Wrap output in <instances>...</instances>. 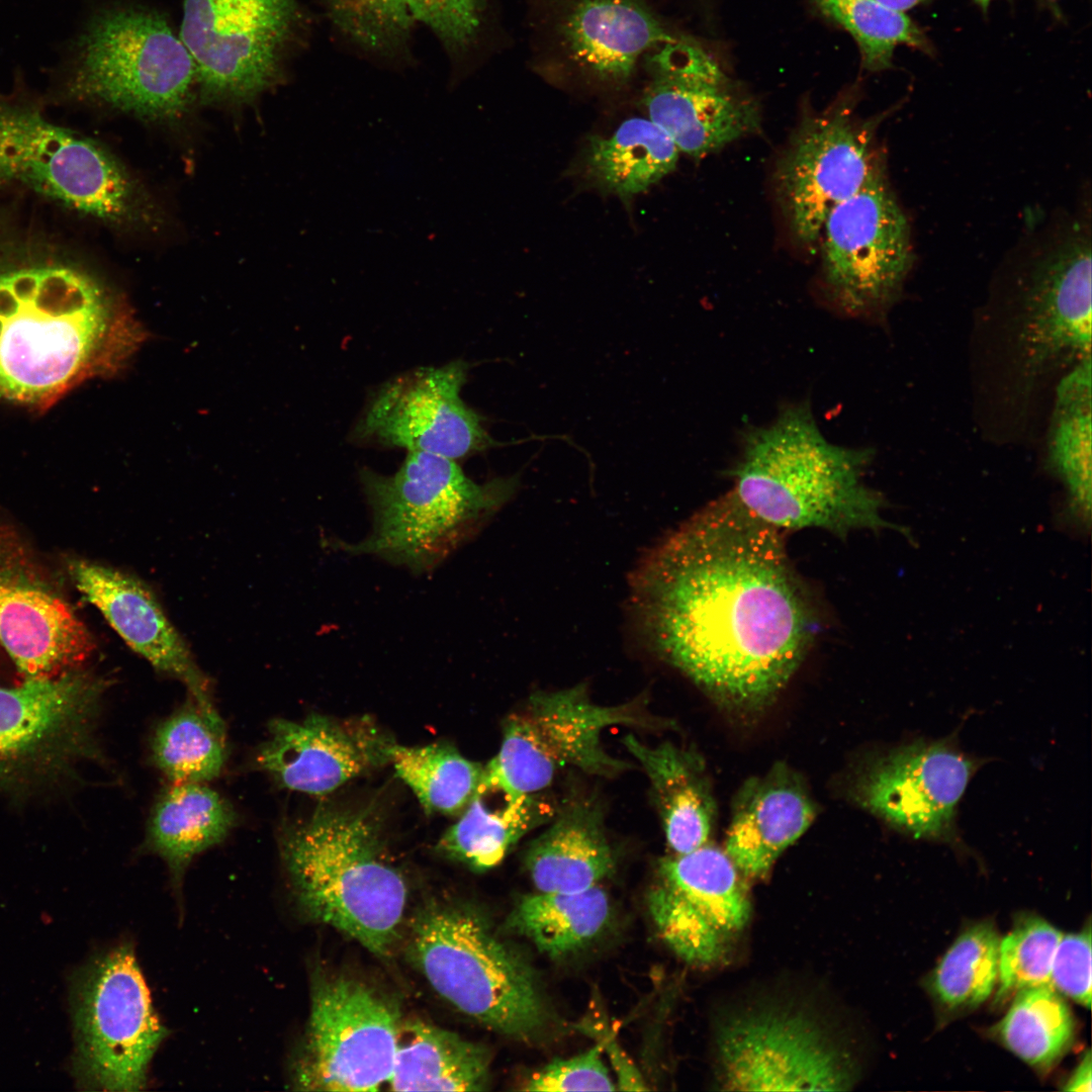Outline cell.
Here are the masks:
<instances>
[{
    "label": "cell",
    "instance_id": "obj_1",
    "mask_svg": "<svg viewBox=\"0 0 1092 1092\" xmlns=\"http://www.w3.org/2000/svg\"><path fill=\"white\" fill-rule=\"evenodd\" d=\"M783 534L728 491L666 537L632 579L631 613L648 646L729 708L772 701L817 633Z\"/></svg>",
    "mask_w": 1092,
    "mask_h": 1092
},
{
    "label": "cell",
    "instance_id": "obj_2",
    "mask_svg": "<svg viewBox=\"0 0 1092 1092\" xmlns=\"http://www.w3.org/2000/svg\"><path fill=\"white\" fill-rule=\"evenodd\" d=\"M25 200L0 203V399L44 413L120 372L146 334Z\"/></svg>",
    "mask_w": 1092,
    "mask_h": 1092
},
{
    "label": "cell",
    "instance_id": "obj_3",
    "mask_svg": "<svg viewBox=\"0 0 1092 1092\" xmlns=\"http://www.w3.org/2000/svg\"><path fill=\"white\" fill-rule=\"evenodd\" d=\"M872 458L871 449L829 441L808 400L786 403L767 424L744 430L729 492L783 533L818 529L844 537L891 529L908 535L885 520L882 494L864 483Z\"/></svg>",
    "mask_w": 1092,
    "mask_h": 1092
},
{
    "label": "cell",
    "instance_id": "obj_4",
    "mask_svg": "<svg viewBox=\"0 0 1092 1092\" xmlns=\"http://www.w3.org/2000/svg\"><path fill=\"white\" fill-rule=\"evenodd\" d=\"M198 92L194 61L165 15L129 1L94 8L52 73L48 104L155 120L182 115Z\"/></svg>",
    "mask_w": 1092,
    "mask_h": 1092
},
{
    "label": "cell",
    "instance_id": "obj_5",
    "mask_svg": "<svg viewBox=\"0 0 1092 1092\" xmlns=\"http://www.w3.org/2000/svg\"><path fill=\"white\" fill-rule=\"evenodd\" d=\"M47 105L20 68L0 90V202L27 197L112 226L150 225L157 210L136 180L103 146L51 120Z\"/></svg>",
    "mask_w": 1092,
    "mask_h": 1092
},
{
    "label": "cell",
    "instance_id": "obj_6",
    "mask_svg": "<svg viewBox=\"0 0 1092 1092\" xmlns=\"http://www.w3.org/2000/svg\"><path fill=\"white\" fill-rule=\"evenodd\" d=\"M281 854L300 909L373 954H390L407 901L402 874L364 812L320 807L282 833Z\"/></svg>",
    "mask_w": 1092,
    "mask_h": 1092
},
{
    "label": "cell",
    "instance_id": "obj_7",
    "mask_svg": "<svg viewBox=\"0 0 1092 1092\" xmlns=\"http://www.w3.org/2000/svg\"><path fill=\"white\" fill-rule=\"evenodd\" d=\"M360 482L372 513V530L357 543L334 541L336 549L369 554L414 574L434 570L511 498L517 477L477 483L457 462L408 451L392 474L368 468Z\"/></svg>",
    "mask_w": 1092,
    "mask_h": 1092
},
{
    "label": "cell",
    "instance_id": "obj_8",
    "mask_svg": "<svg viewBox=\"0 0 1092 1092\" xmlns=\"http://www.w3.org/2000/svg\"><path fill=\"white\" fill-rule=\"evenodd\" d=\"M406 954L444 1000L494 1031L531 1039L549 1022L531 969L466 907H422L410 923Z\"/></svg>",
    "mask_w": 1092,
    "mask_h": 1092
},
{
    "label": "cell",
    "instance_id": "obj_9",
    "mask_svg": "<svg viewBox=\"0 0 1092 1092\" xmlns=\"http://www.w3.org/2000/svg\"><path fill=\"white\" fill-rule=\"evenodd\" d=\"M1090 202L1024 234L1004 263L1027 369L1091 357Z\"/></svg>",
    "mask_w": 1092,
    "mask_h": 1092
},
{
    "label": "cell",
    "instance_id": "obj_10",
    "mask_svg": "<svg viewBox=\"0 0 1092 1092\" xmlns=\"http://www.w3.org/2000/svg\"><path fill=\"white\" fill-rule=\"evenodd\" d=\"M637 704L593 702L583 685L532 695L504 724L500 747L483 767L477 795L516 801L546 789L564 768L614 776L630 765L603 747L605 730L646 725Z\"/></svg>",
    "mask_w": 1092,
    "mask_h": 1092
},
{
    "label": "cell",
    "instance_id": "obj_11",
    "mask_svg": "<svg viewBox=\"0 0 1092 1092\" xmlns=\"http://www.w3.org/2000/svg\"><path fill=\"white\" fill-rule=\"evenodd\" d=\"M718 1084L729 1091H840L855 1061L823 1019L805 1008L761 1003L732 1011L714 1032Z\"/></svg>",
    "mask_w": 1092,
    "mask_h": 1092
},
{
    "label": "cell",
    "instance_id": "obj_12",
    "mask_svg": "<svg viewBox=\"0 0 1092 1092\" xmlns=\"http://www.w3.org/2000/svg\"><path fill=\"white\" fill-rule=\"evenodd\" d=\"M72 1007L78 1083L98 1091L145 1089L167 1030L129 942L109 948L79 972Z\"/></svg>",
    "mask_w": 1092,
    "mask_h": 1092
},
{
    "label": "cell",
    "instance_id": "obj_13",
    "mask_svg": "<svg viewBox=\"0 0 1092 1092\" xmlns=\"http://www.w3.org/2000/svg\"><path fill=\"white\" fill-rule=\"evenodd\" d=\"M819 241L830 306L847 317L884 318L915 260L909 220L886 173L829 212Z\"/></svg>",
    "mask_w": 1092,
    "mask_h": 1092
},
{
    "label": "cell",
    "instance_id": "obj_14",
    "mask_svg": "<svg viewBox=\"0 0 1092 1092\" xmlns=\"http://www.w3.org/2000/svg\"><path fill=\"white\" fill-rule=\"evenodd\" d=\"M107 687L80 668L0 687V791L49 784L98 760L94 731Z\"/></svg>",
    "mask_w": 1092,
    "mask_h": 1092
},
{
    "label": "cell",
    "instance_id": "obj_15",
    "mask_svg": "<svg viewBox=\"0 0 1092 1092\" xmlns=\"http://www.w3.org/2000/svg\"><path fill=\"white\" fill-rule=\"evenodd\" d=\"M294 1084L306 1091H378L394 1067L402 1020L372 987L340 975H320Z\"/></svg>",
    "mask_w": 1092,
    "mask_h": 1092
},
{
    "label": "cell",
    "instance_id": "obj_16",
    "mask_svg": "<svg viewBox=\"0 0 1092 1092\" xmlns=\"http://www.w3.org/2000/svg\"><path fill=\"white\" fill-rule=\"evenodd\" d=\"M180 38L208 102L251 103L275 86L298 22L294 0H182Z\"/></svg>",
    "mask_w": 1092,
    "mask_h": 1092
},
{
    "label": "cell",
    "instance_id": "obj_17",
    "mask_svg": "<svg viewBox=\"0 0 1092 1092\" xmlns=\"http://www.w3.org/2000/svg\"><path fill=\"white\" fill-rule=\"evenodd\" d=\"M877 120L832 107L802 120L776 169L780 202L794 239L812 247L829 212L886 173Z\"/></svg>",
    "mask_w": 1092,
    "mask_h": 1092
},
{
    "label": "cell",
    "instance_id": "obj_18",
    "mask_svg": "<svg viewBox=\"0 0 1092 1092\" xmlns=\"http://www.w3.org/2000/svg\"><path fill=\"white\" fill-rule=\"evenodd\" d=\"M742 875L708 843L660 859L647 895L654 925L680 960L697 967L723 963L751 917Z\"/></svg>",
    "mask_w": 1092,
    "mask_h": 1092
},
{
    "label": "cell",
    "instance_id": "obj_19",
    "mask_svg": "<svg viewBox=\"0 0 1092 1092\" xmlns=\"http://www.w3.org/2000/svg\"><path fill=\"white\" fill-rule=\"evenodd\" d=\"M954 739L918 738L876 754L855 781V801L908 836L961 845L958 807L981 760Z\"/></svg>",
    "mask_w": 1092,
    "mask_h": 1092
},
{
    "label": "cell",
    "instance_id": "obj_20",
    "mask_svg": "<svg viewBox=\"0 0 1092 1092\" xmlns=\"http://www.w3.org/2000/svg\"><path fill=\"white\" fill-rule=\"evenodd\" d=\"M648 57L643 104L678 152L702 158L759 129L756 103L702 48L674 37Z\"/></svg>",
    "mask_w": 1092,
    "mask_h": 1092
},
{
    "label": "cell",
    "instance_id": "obj_21",
    "mask_svg": "<svg viewBox=\"0 0 1092 1092\" xmlns=\"http://www.w3.org/2000/svg\"><path fill=\"white\" fill-rule=\"evenodd\" d=\"M0 644L25 679L78 669L94 640L24 541L0 524Z\"/></svg>",
    "mask_w": 1092,
    "mask_h": 1092
},
{
    "label": "cell",
    "instance_id": "obj_22",
    "mask_svg": "<svg viewBox=\"0 0 1092 1092\" xmlns=\"http://www.w3.org/2000/svg\"><path fill=\"white\" fill-rule=\"evenodd\" d=\"M468 365L419 368L384 383L354 429L356 440L456 460L493 444L461 397Z\"/></svg>",
    "mask_w": 1092,
    "mask_h": 1092
},
{
    "label": "cell",
    "instance_id": "obj_23",
    "mask_svg": "<svg viewBox=\"0 0 1092 1092\" xmlns=\"http://www.w3.org/2000/svg\"><path fill=\"white\" fill-rule=\"evenodd\" d=\"M394 744L372 720L311 714L301 721L272 720L255 761L284 788L325 795L390 761Z\"/></svg>",
    "mask_w": 1092,
    "mask_h": 1092
},
{
    "label": "cell",
    "instance_id": "obj_24",
    "mask_svg": "<svg viewBox=\"0 0 1092 1092\" xmlns=\"http://www.w3.org/2000/svg\"><path fill=\"white\" fill-rule=\"evenodd\" d=\"M68 573L126 644L157 670L181 680L208 715L219 716L208 680L168 620L152 590L132 575L85 559H71Z\"/></svg>",
    "mask_w": 1092,
    "mask_h": 1092
},
{
    "label": "cell",
    "instance_id": "obj_25",
    "mask_svg": "<svg viewBox=\"0 0 1092 1092\" xmlns=\"http://www.w3.org/2000/svg\"><path fill=\"white\" fill-rule=\"evenodd\" d=\"M815 815L800 778L778 764L749 779L738 792L724 850L743 877L760 879L804 834Z\"/></svg>",
    "mask_w": 1092,
    "mask_h": 1092
},
{
    "label": "cell",
    "instance_id": "obj_26",
    "mask_svg": "<svg viewBox=\"0 0 1092 1092\" xmlns=\"http://www.w3.org/2000/svg\"><path fill=\"white\" fill-rule=\"evenodd\" d=\"M562 35L574 61L612 82L628 80L641 57L674 38L638 0H580Z\"/></svg>",
    "mask_w": 1092,
    "mask_h": 1092
},
{
    "label": "cell",
    "instance_id": "obj_27",
    "mask_svg": "<svg viewBox=\"0 0 1092 1092\" xmlns=\"http://www.w3.org/2000/svg\"><path fill=\"white\" fill-rule=\"evenodd\" d=\"M623 744L639 761L652 790L666 841L675 854L708 843L715 801L703 759L671 742L647 745L628 734Z\"/></svg>",
    "mask_w": 1092,
    "mask_h": 1092
},
{
    "label": "cell",
    "instance_id": "obj_28",
    "mask_svg": "<svg viewBox=\"0 0 1092 1092\" xmlns=\"http://www.w3.org/2000/svg\"><path fill=\"white\" fill-rule=\"evenodd\" d=\"M526 867L539 892L574 893L598 886L615 868L600 810L585 803L564 810L532 841Z\"/></svg>",
    "mask_w": 1092,
    "mask_h": 1092
},
{
    "label": "cell",
    "instance_id": "obj_29",
    "mask_svg": "<svg viewBox=\"0 0 1092 1092\" xmlns=\"http://www.w3.org/2000/svg\"><path fill=\"white\" fill-rule=\"evenodd\" d=\"M486 1050L423 1021L401 1022L392 1091H482L489 1080Z\"/></svg>",
    "mask_w": 1092,
    "mask_h": 1092
},
{
    "label": "cell",
    "instance_id": "obj_30",
    "mask_svg": "<svg viewBox=\"0 0 1092 1092\" xmlns=\"http://www.w3.org/2000/svg\"><path fill=\"white\" fill-rule=\"evenodd\" d=\"M236 819L232 805L204 784H172L154 807L147 845L178 881L194 856L226 837Z\"/></svg>",
    "mask_w": 1092,
    "mask_h": 1092
},
{
    "label": "cell",
    "instance_id": "obj_31",
    "mask_svg": "<svg viewBox=\"0 0 1092 1092\" xmlns=\"http://www.w3.org/2000/svg\"><path fill=\"white\" fill-rule=\"evenodd\" d=\"M1048 463L1066 487L1068 516L1089 529L1091 516V357L1065 375L1056 392Z\"/></svg>",
    "mask_w": 1092,
    "mask_h": 1092
},
{
    "label": "cell",
    "instance_id": "obj_32",
    "mask_svg": "<svg viewBox=\"0 0 1092 1092\" xmlns=\"http://www.w3.org/2000/svg\"><path fill=\"white\" fill-rule=\"evenodd\" d=\"M678 150L650 119L625 120L608 138L592 136L586 170L605 190L629 197L647 190L676 166Z\"/></svg>",
    "mask_w": 1092,
    "mask_h": 1092
},
{
    "label": "cell",
    "instance_id": "obj_33",
    "mask_svg": "<svg viewBox=\"0 0 1092 1092\" xmlns=\"http://www.w3.org/2000/svg\"><path fill=\"white\" fill-rule=\"evenodd\" d=\"M609 917L608 895L598 885L574 893L538 891L526 895L513 908L507 925L539 951L560 958L589 943Z\"/></svg>",
    "mask_w": 1092,
    "mask_h": 1092
},
{
    "label": "cell",
    "instance_id": "obj_34",
    "mask_svg": "<svg viewBox=\"0 0 1092 1092\" xmlns=\"http://www.w3.org/2000/svg\"><path fill=\"white\" fill-rule=\"evenodd\" d=\"M533 795L490 809L475 795L462 817L441 837L438 849L475 871L496 867L510 849L545 817Z\"/></svg>",
    "mask_w": 1092,
    "mask_h": 1092
},
{
    "label": "cell",
    "instance_id": "obj_35",
    "mask_svg": "<svg viewBox=\"0 0 1092 1092\" xmlns=\"http://www.w3.org/2000/svg\"><path fill=\"white\" fill-rule=\"evenodd\" d=\"M995 1035L1030 1067L1046 1072L1068 1052L1075 1023L1070 1007L1052 985L1017 992Z\"/></svg>",
    "mask_w": 1092,
    "mask_h": 1092
},
{
    "label": "cell",
    "instance_id": "obj_36",
    "mask_svg": "<svg viewBox=\"0 0 1092 1092\" xmlns=\"http://www.w3.org/2000/svg\"><path fill=\"white\" fill-rule=\"evenodd\" d=\"M152 752L155 764L172 784H204L217 778L225 762L223 722L191 700L159 725Z\"/></svg>",
    "mask_w": 1092,
    "mask_h": 1092
},
{
    "label": "cell",
    "instance_id": "obj_37",
    "mask_svg": "<svg viewBox=\"0 0 1092 1092\" xmlns=\"http://www.w3.org/2000/svg\"><path fill=\"white\" fill-rule=\"evenodd\" d=\"M390 761L424 809L443 814L467 807L477 793L484 767L445 743L417 747L394 744Z\"/></svg>",
    "mask_w": 1092,
    "mask_h": 1092
},
{
    "label": "cell",
    "instance_id": "obj_38",
    "mask_svg": "<svg viewBox=\"0 0 1092 1092\" xmlns=\"http://www.w3.org/2000/svg\"><path fill=\"white\" fill-rule=\"evenodd\" d=\"M998 932L992 922L962 931L930 976V991L949 1012L977 1008L992 994L998 979Z\"/></svg>",
    "mask_w": 1092,
    "mask_h": 1092
},
{
    "label": "cell",
    "instance_id": "obj_39",
    "mask_svg": "<svg viewBox=\"0 0 1092 1092\" xmlns=\"http://www.w3.org/2000/svg\"><path fill=\"white\" fill-rule=\"evenodd\" d=\"M819 10L846 29L856 41L862 66L880 72L892 66L894 51L907 46L930 55L932 44L904 12L877 0H812Z\"/></svg>",
    "mask_w": 1092,
    "mask_h": 1092
},
{
    "label": "cell",
    "instance_id": "obj_40",
    "mask_svg": "<svg viewBox=\"0 0 1092 1092\" xmlns=\"http://www.w3.org/2000/svg\"><path fill=\"white\" fill-rule=\"evenodd\" d=\"M1062 932L1037 915L1024 914L999 942L996 1003L1017 992L1051 985L1052 965Z\"/></svg>",
    "mask_w": 1092,
    "mask_h": 1092
},
{
    "label": "cell",
    "instance_id": "obj_41",
    "mask_svg": "<svg viewBox=\"0 0 1092 1092\" xmlns=\"http://www.w3.org/2000/svg\"><path fill=\"white\" fill-rule=\"evenodd\" d=\"M339 24L356 40L379 48L396 40L414 22L401 0H330Z\"/></svg>",
    "mask_w": 1092,
    "mask_h": 1092
},
{
    "label": "cell",
    "instance_id": "obj_42",
    "mask_svg": "<svg viewBox=\"0 0 1092 1092\" xmlns=\"http://www.w3.org/2000/svg\"><path fill=\"white\" fill-rule=\"evenodd\" d=\"M602 1045L566 1060H555L535 1073L526 1091H613L614 1082L602 1058Z\"/></svg>",
    "mask_w": 1092,
    "mask_h": 1092
},
{
    "label": "cell",
    "instance_id": "obj_43",
    "mask_svg": "<svg viewBox=\"0 0 1092 1092\" xmlns=\"http://www.w3.org/2000/svg\"><path fill=\"white\" fill-rule=\"evenodd\" d=\"M1051 985L1086 1008L1091 1004V927L1063 935L1056 949Z\"/></svg>",
    "mask_w": 1092,
    "mask_h": 1092
},
{
    "label": "cell",
    "instance_id": "obj_44",
    "mask_svg": "<svg viewBox=\"0 0 1092 1092\" xmlns=\"http://www.w3.org/2000/svg\"><path fill=\"white\" fill-rule=\"evenodd\" d=\"M413 20L451 44L466 43L480 21V0H401Z\"/></svg>",
    "mask_w": 1092,
    "mask_h": 1092
},
{
    "label": "cell",
    "instance_id": "obj_45",
    "mask_svg": "<svg viewBox=\"0 0 1092 1092\" xmlns=\"http://www.w3.org/2000/svg\"><path fill=\"white\" fill-rule=\"evenodd\" d=\"M1091 1084V1054L1087 1051L1070 1075V1078L1066 1081L1063 1090L1090 1092Z\"/></svg>",
    "mask_w": 1092,
    "mask_h": 1092
},
{
    "label": "cell",
    "instance_id": "obj_46",
    "mask_svg": "<svg viewBox=\"0 0 1092 1092\" xmlns=\"http://www.w3.org/2000/svg\"><path fill=\"white\" fill-rule=\"evenodd\" d=\"M877 1H879L880 3H882L883 5L891 8V9H894V10L905 13V11H907V10H909V9H911V8H913V7L919 5L920 3H923V2H925L927 0H877Z\"/></svg>",
    "mask_w": 1092,
    "mask_h": 1092
},
{
    "label": "cell",
    "instance_id": "obj_47",
    "mask_svg": "<svg viewBox=\"0 0 1092 1092\" xmlns=\"http://www.w3.org/2000/svg\"><path fill=\"white\" fill-rule=\"evenodd\" d=\"M1036 3L1044 10L1050 12L1054 17L1061 19L1062 8L1059 4V0H1035Z\"/></svg>",
    "mask_w": 1092,
    "mask_h": 1092
},
{
    "label": "cell",
    "instance_id": "obj_48",
    "mask_svg": "<svg viewBox=\"0 0 1092 1092\" xmlns=\"http://www.w3.org/2000/svg\"><path fill=\"white\" fill-rule=\"evenodd\" d=\"M993 0H974V2L984 11H986Z\"/></svg>",
    "mask_w": 1092,
    "mask_h": 1092
}]
</instances>
